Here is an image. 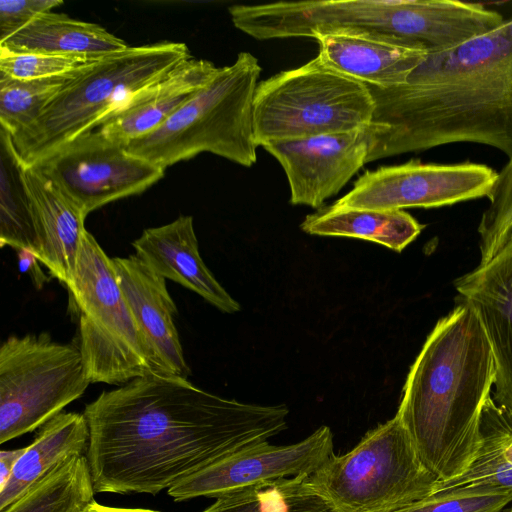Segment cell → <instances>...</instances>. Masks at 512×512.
<instances>
[{
	"mask_svg": "<svg viewBox=\"0 0 512 512\" xmlns=\"http://www.w3.org/2000/svg\"><path fill=\"white\" fill-rule=\"evenodd\" d=\"M458 299L473 308L496 365L495 402L512 410V246L455 281Z\"/></svg>",
	"mask_w": 512,
	"mask_h": 512,
	"instance_id": "obj_15",
	"label": "cell"
},
{
	"mask_svg": "<svg viewBox=\"0 0 512 512\" xmlns=\"http://www.w3.org/2000/svg\"><path fill=\"white\" fill-rule=\"evenodd\" d=\"M495 380L485 329L473 308L458 299L411 365L396 413L421 461L440 481L460 476L474 459Z\"/></svg>",
	"mask_w": 512,
	"mask_h": 512,
	"instance_id": "obj_3",
	"label": "cell"
},
{
	"mask_svg": "<svg viewBox=\"0 0 512 512\" xmlns=\"http://www.w3.org/2000/svg\"><path fill=\"white\" fill-rule=\"evenodd\" d=\"M288 408L209 393L188 379L141 376L85 406L97 493L156 495L287 428Z\"/></svg>",
	"mask_w": 512,
	"mask_h": 512,
	"instance_id": "obj_1",
	"label": "cell"
},
{
	"mask_svg": "<svg viewBox=\"0 0 512 512\" xmlns=\"http://www.w3.org/2000/svg\"><path fill=\"white\" fill-rule=\"evenodd\" d=\"M97 130L83 134L33 165L87 216L110 202L144 192L164 169L129 153Z\"/></svg>",
	"mask_w": 512,
	"mask_h": 512,
	"instance_id": "obj_12",
	"label": "cell"
},
{
	"mask_svg": "<svg viewBox=\"0 0 512 512\" xmlns=\"http://www.w3.org/2000/svg\"><path fill=\"white\" fill-rule=\"evenodd\" d=\"M90 383L78 345L48 333L8 337L0 347V443L42 427Z\"/></svg>",
	"mask_w": 512,
	"mask_h": 512,
	"instance_id": "obj_10",
	"label": "cell"
},
{
	"mask_svg": "<svg viewBox=\"0 0 512 512\" xmlns=\"http://www.w3.org/2000/svg\"><path fill=\"white\" fill-rule=\"evenodd\" d=\"M132 246L135 255L159 276L191 290L222 312L240 310L205 265L192 216L181 215L168 224L145 229Z\"/></svg>",
	"mask_w": 512,
	"mask_h": 512,
	"instance_id": "obj_18",
	"label": "cell"
},
{
	"mask_svg": "<svg viewBox=\"0 0 512 512\" xmlns=\"http://www.w3.org/2000/svg\"><path fill=\"white\" fill-rule=\"evenodd\" d=\"M84 69L36 80H17L0 73V127L11 135L30 127Z\"/></svg>",
	"mask_w": 512,
	"mask_h": 512,
	"instance_id": "obj_28",
	"label": "cell"
},
{
	"mask_svg": "<svg viewBox=\"0 0 512 512\" xmlns=\"http://www.w3.org/2000/svg\"><path fill=\"white\" fill-rule=\"evenodd\" d=\"M370 136L367 126L272 141L262 147L281 164L289 183L290 203L319 209L366 164Z\"/></svg>",
	"mask_w": 512,
	"mask_h": 512,
	"instance_id": "obj_14",
	"label": "cell"
},
{
	"mask_svg": "<svg viewBox=\"0 0 512 512\" xmlns=\"http://www.w3.org/2000/svg\"><path fill=\"white\" fill-rule=\"evenodd\" d=\"M333 434L321 426L289 445L269 441L243 449L188 476L168 489L176 502L217 498L229 491L267 481L311 475L333 452Z\"/></svg>",
	"mask_w": 512,
	"mask_h": 512,
	"instance_id": "obj_13",
	"label": "cell"
},
{
	"mask_svg": "<svg viewBox=\"0 0 512 512\" xmlns=\"http://www.w3.org/2000/svg\"><path fill=\"white\" fill-rule=\"evenodd\" d=\"M89 428L84 414L61 412L42 427L25 448L6 485L0 490V511L64 460L87 450Z\"/></svg>",
	"mask_w": 512,
	"mask_h": 512,
	"instance_id": "obj_22",
	"label": "cell"
},
{
	"mask_svg": "<svg viewBox=\"0 0 512 512\" xmlns=\"http://www.w3.org/2000/svg\"><path fill=\"white\" fill-rule=\"evenodd\" d=\"M487 198L489 204L477 228L480 263L489 261L512 246V156L497 172L496 181Z\"/></svg>",
	"mask_w": 512,
	"mask_h": 512,
	"instance_id": "obj_29",
	"label": "cell"
},
{
	"mask_svg": "<svg viewBox=\"0 0 512 512\" xmlns=\"http://www.w3.org/2000/svg\"><path fill=\"white\" fill-rule=\"evenodd\" d=\"M24 169L11 134L0 127V245L37 257L39 241Z\"/></svg>",
	"mask_w": 512,
	"mask_h": 512,
	"instance_id": "obj_25",
	"label": "cell"
},
{
	"mask_svg": "<svg viewBox=\"0 0 512 512\" xmlns=\"http://www.w3.org/2000/svg\"><path fill=\"white\" fill-rule=\"evenodd\" d=\"M100 59L102 58L44 53H14L0 48V73L17 80L45 79L79 71Z\"/></svg>",
	"mask_w": 512,
	"mask_h": 512,
	"instance_id": "obj_31",
	"label": "cell"
},
{
	"mask_svg": "<svg viewBox=\"0 0 512 512\" xmlns=\"http://www.w3.org/2000/svg\"><path fill=\"white\" fill-rule=\"evenodd\" d=\"M70 308L79 319V342L91 383L123 385L156 374L154 355L119 285L112 258L85 230Z\"/></svg>",
	"mask_w": 512,
	"mask_h": 512,
	"instance_id": "obj_7",
	"label": "cell"
},
{
	"mask_svg": "<svg viewBox=\"0 0 512 512\" xmlns=\"http://www.w3.org/2000/svg\"><path fill=\"white\" fill-rule=\"evenodd\" d=\"M81 512H159L150 509L115 508L98 504L96 501L89 504Z\"/></svg>",
	"mask_w": 512,
	"mask_h": 512,
	"instance_id": "obj_35",
	"label": "cell"
},
{
	"mask_svg": "<svg viewBox=\"0 0 512 512\" xmlns=\"http://www.w3.org/2000/svg\"><path fill=\"white\" fill-rule=\"evenodd\" d=\"M86 455L72 456L34 483L0 512H81L94 499Z\"/></svg>",
	"mask_w": 512,
	"mask_h": 512,
	"instance_id": "obj_26",
	"label": "cell"
},
{
	"mask_svg": "<svg viewBox=\"0 0 512 512\" xmlns=\"http://www.w3.org/2000/svg\"><path fill=\"white\" fill-rule=\"evenodd\" d=\"M511 502V490L475 487L434 493L395 512H502Z\"/></svg>",
	"mask_w": 512,
	"mask_h": 512,
	"instance_id": "obj_30",
	"label": "cell"
},
{
	"mask_svg": "<svg viewBox=\"0 0 512 512\" xmlns=\"http://www.w3.org/2000/svg\"><path fill=\"white\" fill-rule=\"evenodd\" d=\"M374 108L366 84L316 56L258 83L253 99L255 141L263 146L361 129L370 125Z\"/></svg>",
	"mask_w": 512,
	"mask_h": 512,
	"instance_id": "obj_9",
	"label": "cell"
},
{
	"mask_svg": "<svg viewBox=\"0 0 512 512\" xmlns=\"http://www.w3.org/2000/svg\"><path fill=\"white\" fill-rule=\"evenodd\" d=\"M308 476L277 479L229 491L215 498L202 512H337L313 489Z\"/></svg>",
	"mask_w": 512,
	"mask_h": 512,
	"instance_id": "obj_27",
	"label": "cell"
},
{
	"mask_svg": "<svg viewBox=\"0 0 512 512\" xmlns=\"http://www.w3.org/2000/svg\"><path fill=\"white\" fill-rule=\"evenodd\" d=\"M300 228L310 235L359 238L401 252L419 236L424 225L404 210L343 208L332 204L307 215Z\"/></svg>",
	"mask_w": 512,
	"mask_h": 512,
	"instance_id": "obj_23",
	"label": "cell"
},
{
	"mask_svg": "<svg viewBox=\"0 0 512 512\" xmlns=\"http://www.w3.org/2000/svg\"><path fill=\"white\" fill-rule=\"evenodd\" d=\"M61 0H1L0 42L25 27L39 15L62 5Z\"/></svg>",
	"mask_w": 512,
	"mask_h": 512,
	"instance_id": "obj_32",
	"label": "cell"
},
{
	"mask_svg": "<svg viewBox=\"0 0 512 512\" xmlns=\"http://www.w3.org/2000/svg\"><path fill=\"white\" fill-rule=\"evenodd\" d=\"M186 44L128 47L82 70L27 129L11 135L25 166H33L75 138L98 128L137 93L191 58Z\"/></svg>",
	"mask_w": 512,
	"mask_h": 512,
	"instance_id": "obj_5",
	"label": "cell"
},
{
	"mask_svg": "<svg viewBox=\"0 0 512 512\" xmlns=\"http://www.w3.org/2000/svg\"><path fill=\"white\" fill-rule=\"evenodd\" d=\"M475 487L512 491V410L493 396L483 409L474 459L460 476L439 481L433 494Z\"/></svg>",
	"mask_w": 512,
	"mask_h": 512,
	"instance_id": "obj_24",
	"label": "cell"
},
{
	"mask_svg": "<svg viewBox=\"0 0 512 512\" xmlns=\"http://www.w3.org/2000/svg\"><path fill=\"white\" fill-rule=\"evenodd\" d=\"M261 66L241 52L154 131L128 142L126 150L164 170L202 152L245 167L255 164L253 99Z\"/></svg>",
	"mask_w": 512,
	"mask_h": 512,
	"instance_id": "obj_6",
	"label": "cell"
},
{
	"mask_svg": "<svg viewBox=\"0 0 512 512\" xmlns=\"http://www.w3.org/2000/svg\"><path fill=\"white\" fill-rule=\"evenodd\" d=\"M314 39L324 64L379 88L405 83L429 52L418 43L365 33L334 31L318 34Z\"/></svg>",
	"mask_w": 512,
	"mask_h": 512,
	"instance_id": "obj_17",
	"label": "cell"
},
{
	"mask_svg": "<svg viewBox=\"0 0 512 512\" xmlns=\"http://www.w3.org/2000/svg\"><path fill=\"white\" fill-rule=\"evenodd\" d=\"M234 26L257 40L346 31L445 50L501 25L504 17L481 3L452 0H308L238 4L228 8Z\"/></svg>",
	"mask_w": 512,
	"mask_h": 512,
	"instance_id": "obj_4",
	"label": "cell"
},
{
	"mask_svg": "<svg viewBox=\"0 0 512 512\" xmlns=\"http://www.w3.org/2000/svg\"><path fill=\"white\" fill-rule=\"evenodd\" d=\"M26 448V447H25ZM25 448L2 450L0 452V490L6 485L14 467L25 451Z\"/></svg>",
	"mask_w": 512,
	"mask_h": 512,
	"instance_id": "obj_34",
	"label": "cell"
},
{
	"mask_svg": "<svg viewBox=\"0 0 512 512\" xmlns=\"http://www.w3.org/2000/svg\"><path fill=\"white\" fill-rule=\"evenodd\" d=\"M112 261L122 292L154 355L156 374L188 379L191 371L174 322L177 307L166 279L135 254Z\"/></svg>",
	"mask_w": 512,
	"mask_h": 512,
	"instance_id": "obj_16",
	"label": "cell"
},
{
	"mask_svg": "<svg viewBox=\"0 0 512 512\" xmlns=\"http://www.w3.org/2000/svg\"><path fill=\"white\" fill-rule=\"evenodd\" d=\"M17 258L19 270L28 275L32 281V284L36 289L40 290L43 286L49 282V277L44 273L40 267V261L37 257L29 250L20 249L17 250Z\"/></svg>",
	"mask_w": 512,
	"mask_h": 512,
	"instance_id": "obj_33",
	"label": "cell"
},
{
	"mask_svg": "<svg viewBox=\"0 0 512 512\" xmlns=\"http://www.w3.org/2000/svg\"><path fill=\"white\" fill-rule=\"evenodd\" d=\"M217 69L210 61L191 57L137 93L95 130L124 144L142 137L169 119L210 81Z\"/></svg>",
	"mask_w": 512,
	"mask_h": 512,
	"instance_id": "obj_20",
	"label": "cell"
},
{
	"mask_svg": "<svg viewBox=\"0 0 512 512\" xmlns=\"http://www.w3.org/2000/svg\"><path fill=\"white\" fill-rule=\"evenodd\" d=\"M121 38L98 24L80 21L66 14L46 12L0 42V48L14 53H44L103 58L126 50Z\"/></svg>",
	"mask_w": 512,
	"mask_h": 512,
	"instance_id": "obj_21",
	"label": "cell"
},
{
	"mask_svg": "<svg viewBox=\"0 0 512 512\" xmlns=\"http://www.w3.org/2000/svg\"><path fill=\"white\" fill-rule=\"evenodd\" d=\"M307 480L337 512H395L433 494L440 481L397 414L350 451L332 454Z\"/></svg>",
	"mask_w": 512,
	"mask_h": 512,
	"instance_id": "obj_8",
	"label": "cell"
},
{
	"mask_svg": "<svg viewBox=\"0 0 512 512\" xmlns=\"http://www.w3.org/2000/svg\"><path fill=\"white\" fill-rule=\"evenodd\" d=\"M39 241L37 259L68 288L74 279L86 216L37 166H25Z\"/></svg>",
	"mask_w": 512,
	"mask_h": 512,
	"instance_id": "obj_19",
	"label": "cell"
},
{
	"mask_svg": "<svg viewBox=\"0 0 512 512\" xmlns=\"http://www.w3.org/2000/svg\"><path fill=\"white\" fill-rule=\"evenodd\" d=\"M505 512H512V504L507 510H505Z\"/></svg>",
	"mask_w": 512,
	"mask_h": 512,
	"instance_id": "obj_36",
	"label": "cell"
},
{
	"mask_svg": "<svg viewBox=\"0 0 512 512\" xmlns=\"http://www.w3.org/2000/svg\"><path fill=\"white\" fill-rule=\"evenodd\" d=\"M497 172L470 161L442 164L412 159L366 171L334 204L376 210L449 206L487 197Z\"/></svg>",
	"mask_w": 512,
	"mask_h": 512,
	"instance_id": "obj_11",
	"label": "cell"
},
{
	"mask_svg": "<svg viewBox=\"0 0 512 512\" xmlns=\"http://www.w3.org/2000/svg\"><path fill=\"white\" fill-rule=\"evenodd\" d=\"M367 86L375 108L366 163L453 143L512 156V17L460 45L428 52L401 85Z\"/></svg>",
	"mask_w": 512,
	"mask_h": 512,
	"instance_id": "obj_2",
	"label": "cell"
}]
</instances>
